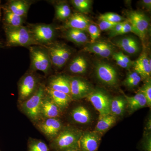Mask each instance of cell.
Returning <instances> with one entry per match:
<instances>
[{
    "mask_svg": "<svg viewBox=\"0 0 151 151\" xmlns=\"http://www.w3.org/2000/svg\"><path fill=\"white\" fill-rule=\"evenodd\" d=\"M27 26L37 45L47 46L54 42L57 28L54 25L44 23L28 24Z\"/></svg>",
    "mask_w": 151,
    "mask_h": 151,
    "instance_id": "8992f818",
    "label": "cell"
},
{
    "mask_svg": "<svg viewBox=\"0 0 151 151\" xmlns=\"http://www.w3.org/2000/svg\"><path fill=\"white\" fill-rule=\"evenodd\" d=\"M70 119L76 124H88L91 120L90 112L87 108L82 105H78L73 108L69 113Z\"/></svg>",
    "mask_w": 151,
    "mask_h": 151,
    "instance_id": "44dd1931",
    "label": "cell"
},
{
    "mask_svg": "<svg viewBox=\"0 0 151 151\" xmlns=\"http://www.w3.org/2000/svg\"><path fill=\"white\" fill-rule=\"evenodd\" d=\"M127 21V20L126 21H124L121 22H119V23L117 24L114 27V28L111 30V32H110V36H112L113 35L116 33L118 32L120 30L122 29L123 27L124 26V24L126 23V22Z\"/></svg>",
    "mask_w": 151,
    "mask_h": 151,
    "instance_id": "ab89813d",
    "label": "cell"
},
{
    "mask_svg": "<svg viewBox=\"0 0 151 151\" xmlns=\"http://www.w3.org/2000/svg\"><path fill=\"white\" fill-rule=\"evenodd\" d=\"M89 33L91 42L93 43L100 35V30L95 25L90 24L87 30Z\"/></svg>",
    "mask_w": 151,
    "mask_h": 151,
    "instance_id": "836d02e7",
    "label": "cell"
},
{
    "mask_svg": "<svg viewBox=\"0 0 151 151\" xmlns=\"http://www.w3.org/2000/svg\"><path fill=\"white\" fill-rule=\"evenodd\" d=\"M105 44V42H97L92 43L84 47V50L99 55Z\"/></svg>",
    "mask_w": 151,
    "mask_h": 151,
    "instance_id": "d6a6232c",
    "label": "cell"
},
{
    "mask_svg": "<svg viewBox=\"0 0 151 151\" xmlns=\"http://www.w3.org/2000/svg\"><path fill=\"white\" fill-rule=\"evenodd\" d=\"M27 151H50L48 145L40 139L29 137L27 140Z\"/></svg>",
    "mask_w": 151,
    "mask_h": 151,
    "instance_id": "f1b7e54d",
    "label": "cell"
},
{
    "mask_svg": "<svg viewBox=\"0 0 151 151\" xmlns=\"http://www.w3.org/2000/svg\"><path fill=\"white\" fill-rule=\"evenodd\" d=\"M130 32L134 33V29H133L131 25L129 23V22L127 21V22L124 24L122 29L120 30L118 32L114 34L111 37H113L116 36L122 35L128 33Z\"/></svg>",
    "mask_w": 151,
    "mask_h": 151,
    "instance_id": "d590c367",
    "label": "cell"
},
{
    "mask_svg": "<svg viewBox=\"0 0 151 151\" xmlns=\"http://www.w3.org/2000/svg\"><path fill=\"white\" fill-rule=\"evenodd\" d=\"M99 19L101 21H106L115 23H118L124 21L125 20L124 17L120 15L111 12L102 14L100 15Z\"/></svg>",
    "mask_w": 151,
    "mask_h": 151,
    "instance_id": "4dcf8cb0",
    "label": "cell"
},
{
    "mask_svg": "<svg viewBox=\"0 0 151 151\" xmlns=\"http://www.w3.org/2000/svg\"><path fill=\"white\" fill-rule=\"evenodd\" d=\"M145 139L143 147L146 151H151V136L148 135Z\"/></svg>",
    "mask_w": 151,
    "mask_h": 151,
    "instance_id": "b9f144b4",
    "label": "cell"
},
{
    "mask_svg": "<svg viewBox=\"0 0 151 151\" xmlns=\"http://www.w3.org/2000/svg\"><path fill=\"white\" fill-rule=\"evenodd\" d=\"M135 71L142 78H149L151 73V60L145 53H143L133 63Z\"/></svg>",
    "mask_w": 151,
    "mask_h": 151,
    "instance_id": "ac0fdd59",
    "label": "cell"
},
{
    "mask_svg": "<svg viewBox=\"0 0 151 151\" xmlns=\"http://www.w3.org/2000/svg\"><path fill=\"white\" fill-rule=\"evenodd\" d=\"M67 151H74V150H68Z\"/></svg>",
    "mask_w": 151,
    "mask_h": 151,
    "instance_id": "bcb514c9",
    "label": "cell"
},
{
    "mask_svg": "<svg viewBox=\"0 0 151 151\" xmlns=\"http://www.w3.org/2000/svg\"><path fill=\"white\" fill-rule=\"evenodd\" d=\"M90 24V21L83 14L75 12L71 14L70 16L64 22L61 27L63 29H72L87 31Z\"/></svg>",
    "mask_w": 151,
    "mask_h": 151,
    "instance_id": "2e32d148",
    "label": "cell"
},
{
    "mask_svg": "<svg viewBox=\"0 0 151 151\" xmlns=\"http://www.w3.org/2000/svg\"><path fill=\"white\" fill-rule=\"evenodd\" d=\"M55 18L58 20L65 22L71 15L70 6L64 2L54 4Z\"/></svg>",
    "mask_w": 151,
    "mask_h": 151,
    "instance_id": "4316f807",
    "label": "cell"
},
{
    "mask_svg": "<svg viewBox=\"0 0 151 151\" xmlns=\"http://www.w3.org/2000/svg\"><path fill=\"white\" fill-rule=\"evenodd\" d=\"M86 97L100 113L99 116L111 114V100L105 92L100 90L92 91Z\"/></svg>",
    "mask_w": 151,
    "mask_h": 151,
    "instance_id": "30bf717a",
    "label": "cell"
},
{
    "mask_svg": "<svg viewBox=\"0 0 151 151\" xmlns=\"http://www.w3.org/2000/svg\"><path fill=\"white\" fill-rule=\"evenodd\" d=\"M142 5L147 9L148 11H150L151 9V0H143L142 1Z\"/></svg>",
    "mask_w": 151,
    "mask_h": 151,
    "instance_id": "ee69618b",
    "label": "cell"
},
{
    "mask_svg": "<svg viewBox=\"0 0 151 151\" xmlns=\"http://www.w3.org/2000/svg\"><path fill=\"white\" fill-rule=\"evenodd\" d=\"M139 92L142 93L145 97L147 103V106L151 107V83L150 80L147 81L146 83L141 87Z\"/></svg>",
    "mask_w": 151,
    "mask_h": 151,
    "instance_id": "1f68e13d",
    "label": "cell"
},
{
    "mask_svg": "<svg viewBox=\"0 0 151 151\" xmlns=\"http://www.w3.org/2000/svg\"><path fill=\"white\" fill-rule=\"evenodd\" d=\"M116 46L130 54L137 53L140 49L139 44L134 38L125 37L114 42Z\"/></svg>",
    "mask_w": 151,
    "mask_h": 151,
    "instance_id": "ffe728a7",
    "label": "cell"
},
{
    "mask_svg": "<svg viewBox=\"0 0 151 151\" xmlns=\"http://www.w3.org/2000/svg\"><path fill=\"white\" fill-rule=\"evenodd\" d=\"M45 81L44 77L37 72L27 70L18 81L17 105L30 97Z\"/></svg>",
    "mask_w": 151,
    "mask_h": 151,
    "instance_id": "7a4b0ae2",
    "label": "cell"
},
{
    "mask_svg": "<svg viewBox=\"0 0 151 151\" xmlns=\"http://www.w3.org/2000/svg\"><path fill=\"white\" fill-rule=\"evenodd\" d=\"M127 21L133 28L134 33L143 40L149 27L148 18L143 13L137 11L127 12Z\"/></svg>",
    "mask_w": 151,
    "mask_h": 151,
    "instance_id": "9c48e42d",
    "label": "cell"
},
{
    "mask_svg": "<svg viewBox=\"0 0 151 151\" xmlns=\"http://www.w3.org/2000/svg\"><path fill=\"white\" fill-rule=\"evenodd\" d=\"M47 88L63 92L70 96V77L65 75H51L45 81Z\"/></svg>",
    "mask_w": 151,
    "mask_h": 151,
    "instance_id": "4fadbf2b",
    "label": "cell"
},
{
    "mask_svg": "<svg viewBox=\"0 0 151 151\" xmlns=\"http://www.w3.org/2000/svg\"><path fill=\"white\" fill-rule=\"evenodd\" d=\"M44 47L48 51L52 67L58 69L63 67L72 55L71 50L66 45L55 42Z\"/></svg>",
    "mask_w": 151,
    "mask_h": 151,
    "instance_id": "52a82bcc",
    "label": "cell"
},
{
    "mask_svg": "<svg viewBox=\"0 0 151 151\" xmlns=\"http://www.w3.org/2000/svg\"><path fill=\"white\" fill-rule=\"evenodd\" d=\"M0 3H1V1H0ZM1 5H0V17H1ZM2 45L1 42H0V47Z\"/></svg>",
    "mask_w": 151,
    "mask_h": 151,
    "instance_id": "f6af8a7d",
    "label": "cell"
},
{
    "mask_svg": "<svg viewBox=\"0 0 151 151\" xmlns=\"http://www.w3.org/2000/svg\"><path fill=\"white\" fill-rule=\"evenodd\" d=\"M117 54L120 58L121 59L124 61V62L126 63L128 65H129L130 67L132 66L133 64V63L132 62L131 60L126 55L124 54L122 52H117Z\"/></svg>",
    "mask_w": 151,
    "mask_h": 151,
    "instance_id": "60d3db41",
    "label": "cell"
},
{
    "mask_svg": "<svg viewBox=\"0 0 151 151\" xmlns=\"http://www.w3.org/2000/svg\"><path fill=\"white\" fill-rule=\"evenodd\" d=\"M112 56H113V59L116 61L117 64H118L119 66H120V67L124 68H129L131 67L129 65H128V64H127L126 63L124 62V61L121 59V58L117 54V52L113 53Z\"/></svg>",
    "mask_w": 151,
    "mask_h": 151,
    "instance_id": "74e56055",
    "label": "cell"
},
{
    "mask_svg": "<svg viewBox=\"0 0 151 151\" xmlns=\"http://www.w3.org/2000/svg\"><path fill=\"white\" fill-rule=\"evenodd\" d=\"M70 97L72 100H80L92 92L88 82L77 77H70Z\"/></svg>",
    "mask_w": 151,
    "mask_h": 151,
    "instance_id": "8fae6325",
    "label": "cell"
},
{
    "mask_svg": "<svg viewBox=\"0 0 151 151\" xmlns=\"http://www.w3.org/2000/svg\"><path fill=\"white\" fill-rule=\"evenodd\" d=\"M83 132L71 126H65L54 139L49 142L50 151H80L79 143Z\"/></svg>",
    "mask_w": 151,
    "mask_h": 151,
    "instance_id": "6da1fadb",
    "label": "cell"
},
{
    "mask_svg": "<svg viewBox=\"0 0 151 151\" xmlns=\"http://www.w3.org/2000/svg\"><path fill=\"white\" fill-rule=\"evenodd\" d=\"M70 1L73 6L81 14L89 12L91 8L92 1L90 0H72Z\"/></svg>",
    "mask_w": 151,
    "mask_h": 151,
    "instance_id": "f546056e",
    "label": "cell"
},
{
    "mask_svg": "<svg viewBox=\"0 0 151 151\" xmlns=\"http://www.w3.org/2000/svg\"><path fill=\"white\" fill-rule=\"evenodd\" d=\"M63 113L45 90L40 106V120L48 118H60Z\"/></svg>",
    "mask_w": 151,
    "mask_h": 151,
    "instance_id": "7c38bea8",
    "label": "cell"
},
{
    "mask_svg": "<svg viewBox=\"0 0 151 151\" xmlns=\"http://www.w3.org/2000/svg\"><path fill=\"white\" fill-rule=\"evenodd\" d=\"M95 70L97 78L104 84L113 86L117 83V72L110 64L99 63L96 65Z\"/></svg>",
    "mask_w": 151,
    "mask_h": 151,
    "instance_id": "5bb4252c",
    "label": "cell"
},
{
    "mask_svg": "<svg viewBox=\"0 0 151 151\" xmlns=\"http://www.w3.org/2000/svg\"><path fill=\"white\" fill-rule=\"evenodd\" d=\"M7 47H28L37 45L34 40L27 26L4 28Z\"/></svg>",
    "mask_w": 151,
    "mask_h": 151,
    "instance_id": "277c9868",
    "label": "cell"
},
{
    "mask_svg": "<svg viewBox=\"0 0 151 151\" xmlns=\"http://www.w3.org/2000/svg\"><path fill=\"white\" fill-rule=\"evenodd\" d=\"M34 1L28 0H10L2 6L17 15L27 18L31 5Z\"/></svg>",
    "mask_w": 151,
    "mask_h": 151,
    "instance_id": "e0dca14e",
    "label": "cell"
},
{
    "mask_svg": "<svg viewBox=\"0 0 151 151\" xmlns=\"http://www.w3.org/2000/svg\"><path fill=\"white\" fill-rule=\"evenodd\" d=\"M118 23L103 20L101 21L99 24V26L100 30H111Z\"/></svg>",
    "mask_w": 151,
    "mask_h": 151,
    "instance_id": "8d00e7d4",
    "label": "cell"
},
{
    "mask_svg": "<svg viewBox=\"0 0 151 151\" xmlns=\"http://www.w3.org/2000/svg\"><path fill=\"white\" fill-rule=\"evenodd\" d=\"M139 75V74L136 72V71H134V72H130L127 75V78L125 79V81H124V83L128 82V81H131L133 78H135V77H137V76Z\"/></svg>",
    "mask_w": 151,
    "mask_h": 151,
    "instance_id": "7bdbcfd3",
    "label": "cell"
},
{
    "mask_svg": "<svg viewBox=\"0 0 151 151\" xmlns=\"http://www.w3.org/2000/svg\"><path fill=\"white\" fill-rule=\"evenodd\" d=\"M29 51L30 65L29 70L44 73L45 77L51 73L52 65L48 51L44 46L32 45L28 47Z\"/></svg>",
    "mask_w": 151,
    "mask_h": 151,
    "instance_id": "5b68a950",
    "label": "cell"
},
{
    "mask_svg": "<svg viewBox=\"0 0 151 151\" xmlns=\"http://www.w3.org/2000/svg\"><path fill=\"white\" fill-rule=\"evenodd\" d=\"M87 63L84 57L78 55L70 61L68 69L70 73L80 74L85 73L87 70Z\"/></svg>",
    "mask_w": 151,
    "mask_h": 151,
    "instance_id": "d4e9b609",
    "label": "cell"
},
{
    "mask_svg": "<svg viewBox=\"0 0 151 151\" xmlns=\"http://www.w3.org/2000/svg\"><path fill=\"white\" fill-rule=\"evenodd\" d=\"M63 37L65 39L77 45L83 44L88 41V38L85 31L81 30L64 29Z\"/></svg>",
    "mask_w": 151,
    "mask_h": 151,
    "instance_id": "603a6c76",
    "label": "cell"
},
{
    "mask_svg": "<svg viewBox=\"0 0 151 151\" xmlns=\"http://www.w3.org/2000/svg\"><path fill=\"white\" fill-rule=\"evenodd\" d=\"M45 81L40 84L30 97L17 105L19 111L26 116L32 124L40 120V106L45 93Z\"/></svg>",
    "mask_w": 151,
    "mask_h": 151,
    "instance_id": "3957f363",
    "label": "cell"
},
{
    "mask_svg": "<svg viewBox=\"0 0 151 151\" xmlns=\"http://www.w3.org/2000/svg\"><path fill=\"white\" fill-rule=\"evenodd\" d=\"M0 151H1V150H0Z\"/></svg>",
    "mask_w": 151,
    "mask_h": 151,
    "instance_id": "7dc6e473",
    "label": "cell"
},
{
    "mask_svg": "<svg viewBox=\"0 0 151 151\" xmlns=\"http://www.w3.org/2000/svg\"><path fill=\"white\" fill-rule=\"evenodd\" d=\"M100 140L99 134L94 131L83 132L79 140L80 151H97Z\"/></svg>",
    "mask_w": 151,
    "mask_h": 151,
    "instance_id": "9a60e30c",
    "label": "cell"
},
{
    "mask_svg": "<svg viewBox=\"0 0 151 151\" xmlns=\"http://www.w3.org/2000/svg\"><path fill=\"white\" fill-rule=\"evenodd\" d=\"M117 121L116 116L110 114L103 116H99L94 132L96 133H102L106 132L111 127L116 124Z\"/></svg>",
    "mask_w": 151,
    "mask_h": 151,
    "instance_id": "484cf974",
    "label": "cell"
},
{
    "mask_svg": "<svg viewBox=\"0 0 151 151\" xmlns=\"http://www.w3.org/2000/svg\"><path fill=\"white\" fill-rule=\"evenodd\" d=\"M3 23L4 28L23 26L26 18L17 15L10 11L3 8Z\"/></svg>",
    "mask_w": 151,
    "mask_h": 151,
    "instance_id": "7402d4cb",
    "label": "cell"
},
{
    "mask_svg": "<svg viewBox=\"0 0 151 151\" xmlns=\"http://www.w3.org/2000/svg\"><path fill=\"white\" fill-rule=\"evenodd\" d=\"M45 90L63 113L68 108L70 103L73 101L70 95L63 92L49 89L46 86Z\"/></svg>",
    "mask_w": 151,
    "mask_h": 151,
    "instance_id": "d6986e66",
    "label": "cell"
},
{
    "mask_svg": "<svg viewBox=\"0 0 151 151\" xmlns=\"http://www.w3.org/2000/svg\"><path fill=\"white\" fill-rule=\"evenodd\" d=\"M113 49L112 46L109 44L105 42L104 47L100 52L99 55L102 57L107 58L111 56L113 53Z\"/></svg>",
    "mask_w": 151,
    "mask_h": 151,
    "instance_id": "e575fe53",
    "label": "cell"
},
{
    "mask_svg": "<svg viewBox=\"0 0 151 151\" xmlns=\"http://www.w3.org/2000/svg\"><path fill=\"white\" fill-rule=\"evenodd\" d=\"M125 99L129 110L131 112H133L147 106V103L144 94L139 92L132 97H128L125 95Z\"/></svg>",
    "mask_w": 151,
    "mask_h": 151,
    "instance_id": "cb8c5ba5",
    "label": "cell"
},
{
    "mask_svg": "<svg viewBox=\"0 0 151 151\" xmlns=\"http://www.w3.org/2000/svg\"><path fill=\"white\" fill-rule=\"evenodd\" d=\"M142 79V77L139 75L137 77H135V78H133L131 81L126 82V83H124V84L125 86L132 88V87H135V86H137L138 84H139Z\"/></svg>",
    "mask_w": 151,
    "mask_h": 151,
    "instance_id": "f35d334b",
    "label": "cell"
},
{
    "mask_svg": "<svg viewBox=\"0 0 151 151\" xmlns=\"http://www.w3.org/2000/svg\"><path fill=\"white\" fill-rule=\"evenodd\" d=\"M33 125L49 142L54 139L65 126L60 118L41 119Z\"/></svg>",
    "mask_w": 151,
    "mask_h": 151,
    "instance_id": "ba28073f",
    "label": "cell"
},
{
    "mask_svg": "<svg viewBox=\"0 0 151 151\" xmlns=\"http://www.w3.org/2000/svg\"><path fill=\"white\" fill-rule=\"evenodd\" d=\"M127 103L126 99L117 97L111 100V113L114 116H122L125 111Z\"/></svg>",
    "mask_w": 151,
    "mask_h": 151,
    "instance_id": "83f0119b",
    "label": "cell"
}]
</instances>
